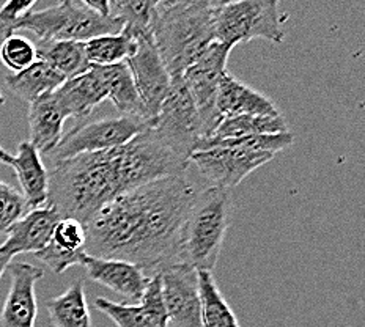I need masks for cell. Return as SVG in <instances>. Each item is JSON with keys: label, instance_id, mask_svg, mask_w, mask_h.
Listing matches in <instances>:
<instances>
[{"label": "cell", "instance_id": "18", "mask_svg": "<svg viewBox=\"0 0 365 327\" xmlns=\"http://www.w3.org/2000/svg\"><path fill=\"white\" fill-rule=\"evenodd\" d=\"M216 109L222 120L241 115H280L271 98L246 85L228 71L219 83Z\"/></svg>", "mask_w": 365, "mask_h": 327}, {"label": "cell", "instance_id": "34", "mask_svg": "<svg viewBox=\"0 0 365 327\" xmlns=\"http://www.w3.org/2000/svg\"><path fill=\"white\" fill-rule=\"evenodd\" d=\"M86 252H78V254H68L56 247L52 242H49L40 252L35 254L38 260H41L44 264H48L49 268L56 274H63L66 269L73 268V266H81L82 264V256Z\"/></svg>", "mask_w": 365, "mask_h": 327}, {"label": "cell", "instance_id": "2", "mask_svg": "<svg viewBox=\"0 0 365 327\" xmlns=\"http://www.w3.org/2000/svg\"><path fill=\"white\" fill-rule=\"evenodd\" d=\"M49 172L48 207L62 219L83 227L98 211L121 194L112 150L79 155L54 162Z\"/></svg>", "mask_w": 365, "mask_h": 327}, {"label": "cell", "instance_id": "35", "mask_svg": "<svg viewBox=\"0 0 365 327\" xmlns=\"http://www.w3.org/2000/svg\"><path fill=\"white\" fill-rule=\"evenodd\" d=\"M36 4L34 0H27V2H18V0H10L6 2L2 9H0V33L5 38L13 35L14 26L18 24V21L26 16V14L34 10Z\"/></svg>", "mask_w": 365, "mask_h": 327}, {"label": "cell", "instance_id": "10", "mask_svg": "<svg viewBox=\"0 0 365 327\" xmlns=\"http://www.w3.org/2000/svg\"><path fill=\"white\" fill-rule=\"evenodd\" d=\"M230 52L232 49L227 46L212 43L208 51L181 74L197 112H199L205 137L203 140L210 139L222 121L216 109V100L220 79L227 73Z\"/></svg>", "mask_w": 365, "mask_h": 327}, {"label": "cell", "instance_id": "14", "mask_svg": "<svg viewBox=\"0 0 365 327\" xmlns=\"http://www.w3.org/2000/svg\"><path fill=\"white\" fill-rule=\"evenodd\" d=\"M6 269L10 272L11 285L0 311V327H35L38 315L35 288L44 271L24 261L10 263Z\"/></svg>", "mask_w": 365, "mask_h": 327}, {"label": "cell", "instance_id": "29", "mask_svg": "<svg viewBox=\"0 0 365 327\" xmlns=\"http://www.w3.org/2000/svg\"><path fill=\"white\" fill-rule=\"evenodd\" d=\"M158 14V0H113L110 18L118 19L123 28L135 38L151 35Z\"/></svg>", "mask_w": 365, "mask_h": 327}, {"label": "cell", "instance_id": "20", "mask_svg": "<svg viewBox=\"0 0 365 327\" xmlns=\"http://www.w3.org/2000/svg\"><path fill=\"white\" fill-rule=\"evenodd\" d=\"M54 96L66 118L76 120L88 118L98 105L108 100L100 74L93 66L78 78L65 81L54 91Z\"/></svg>", "mask_w": 365, "mask_h": 327}, {"label": "cell", "instance_id": "1", "mask_svg": "<svg viewBox=\"0 0 365 327\" xmlns=\"http://www.w3.org/2000/svg\"><path fill=\"white\" fill-rule=\"evenodd\" d=\"M199 192L180 175L120 194L86 224L83 252L134 263L148 276L182 261V228Z\"/></svg>", "mask_w": 365, "mask_h": 327}, {"label": "cell", "instance_id": "5", "mask_svg": "<svg viewBox=\"0 0 365 327\" xmlns=\"http://www.w3.org/2000/svg\"><path fill=\"white\" fill-rule=\"evenodd\" d=\"M112 159L121 194L159 180L180 177L191 165L175 153L151 126L126 145L112 150Z\"/></svg>", "mask_w": 365, "mask_h": 327}, {"label": "cell", "instance_id": "28", "mask_svg": "<svg viewBox=\"0 0 365 327\" xmlns=\"http://www.w3.org/2000/svg\"><path fill=\"white\" fill-rule=\"evenodd\" d=\"M288 133L285 117L280 115H241L225 118L210 139H240L250 135H272Z\"/></svg>", "mask_w": 365, "mask_h": 327}, {"label": "cell", "instance_id": "39", "mask_svg": "<svg viewBox=\"0 0 365 327\" xmlns=\"http://www.w3.org/2000/svg\"><path fill=\"white\" fill-rule=\"evenodd\" d=\"M4 104H5V96L2 93V90H0V105H4Z\"/></svg>", "mask_w": 365, "mask_h": 327}, {"label": "cell", "instance_id": "37", "mask_svg": "<svg viewBox=\"0 0 365 327\" xmlns=\"http://www.w3.org/2000/svg\"><path fill=\"white\" fill-rule=\"evenodd\" d=\"M11 162H13V155H10L5 148L0 147V164L11 165Z\"/></svg>", "mask_w": 365, "mask_h": 327}, {"label": "cell", "instance_id": "24", "mask_svg": "<svg viewBox=\"0 0 365 327\" xmlns=\"http://www.w3.org/2000/svg\"><path fill=\"white\" fill-rule=\"evenodd\" d=\"M36 58L49 65L63 78L73 79L90 70L83 43L78 41H40L35 43Z\"/></svg>", "mask_w": 365, "mask_h": 327}, {"label": "cell", "instance_id": "4", "mask_svg": "<svg viewBox=\"0 0 365 327\" xmlns=\"http://www.w3.org/2000/svg\"><path fill=\"white\" fill-rule=\"evenodd\" d=\"M232 191L211 187L199 192L182 228V261L197 272H212L232 219Z\"/></svg>", "mask_w": 365, "mask_h": 327}, {"label": "cell", "instance_id": "19", "mask_svg": "<svg viewBox=\"0 0 365 327\" xmlns=\"http://www.w3.org/2000/svg\"><path fill=\"white\" fill-rule=\"evenodd\" d=\"M29 143L40 155L49 156L63 137L66 115L60 108L54 93L44 95L29 104Z\"/></svg>", "mask_w": 365, "mask_h": 327}, {"label": "cell", "instance_id": "7", "mask_svg": "<svg viewBox=\"0 0 365 327\" xmlns=\"http://www.w3.org/2000/svg\"><path fill=\"white\" fill-rule=\"evenodd\" d=\"M276 0H240L222 2L215 19V41L233 49L252 40H266L274 44L284 41L285 16Z\"/></svg>", "mask_w": 365, "mask_h": 327}, {"label": "cell", "instance_id": "32", "mask_svg": "<svg viewBox=\"0 0 365 327\" xmlns=\"http://www.w3.org/2000/svg\"><path fill=\"white\" fill-rule=\"evenodd\" d=\"M51 242L68 254L83 252L87 242L86 227L76 219H60L52 233Z\"/></svg>", "mask_w": 365, "mask_h": 327}, {"label": "cell", "instance_id": "11", "mask_svg": "<svg viewBox=\"0 0 365 327\" xmlns=\"http://www.w3.org/2000/svg\"><path fill=\"white\" fill-rule=\"evenodd\" d=\"M167 318L175 327H202L199 272L185 261L158 272Z\"/></svg>", "mask_w": 365, "mask_h": 327}, {"label": "cell", "instance_id": "9", "mask_svg": "<svg viewBox=\"0 0 365 327\" xmlns=\"http://www.w3.org/2000/svg\"><path fill=\"white\" fill-rule=\"evenodd\" d=\"M151 125V121L123 115L86 121L62 137L57 148L49 155L51 164L79 155L120 148Z\"/></svg>", "mask_w": 365, "mask_h": 327}, {"label": "cell", "instance_id": "25", "mask_svg": "<svg viewBox=\"0 0 365 327\" xmlns=\"http://www.w3.org/2000/svg\"><path fill=\"white\" fill-rule=\"evenodd\" d=\"M65 81L66 79L62 74L52 70V68L49 65H46L44 62L36 60V62L32 66H29L27 70L16 74L10 73L6 76L5 85L10 88L11 93L30 104L44 95L54 93Z\"/></svg>", "mask_w": 365, "mask_h": 327}, {"label": "cell", "instance_id": "27", "mask_svg": "<svg viewBox=\"0 0 365 327\" xmlns=\"http://www.w3.org/2000/svg\"><path fill=\"white\" fill-rule=\"evenodd\" d=\"M202 327H241L237 315L220 293L212 272H199Z\"/></svg>", "mask_w": 365, "mask_h": 327}, {"label": "cell", "instance_id": "16", "mask_svg": "<svg viewBox=\"0 0 365 327\" xmlns=\"http://www.w3.org/2000/svg\"><path fill=\"white\" fill-rule=\"evenodd\" d=\"M82 268L87 279L100 284L128 301L139 302L150 282L148 274L140 266L121 260H106L83 254Z\"/></svg>", "mask_w": 365, "mask_h": 327}, {"label": "cell", "instance_id": "13", "mask_svg": "<svg viewBox=\"0 0 365 327\" xmlns=\"http://www.w3.org/2000/svg\"><path fill=\"white\" fill-rule=\"evenodd\" d=\"M125 63L133 76L143 108L147 109L150 118L155 120L170 88L172 76L159 57L153 35L137 36L135 52Z\"/></svg>", "mask_w": 365, "mask_h": 327}, {"label": "cell", "instance_id": "36", "mask_svg": "<svg viewBox=\"0 0 365 327\" xmlns=\"http://www.w3.org/2000/svg\"><path fill=\"white\" fill-rule=\"evenodd\" d=\"M91 11L100 14L103 18H110V2L109 0H83Z\"/></svg>", "mask_w": 365, "mask_h": 327}, {"label": "cell", "instance_id": "26", "mask_svg": "<svg viewBox=\"0 0 365 327\" xmlns=\"http://www.w3.org/2000/svg\"><path fill=\"white\" fill-rule=\"evenodd\" d=\"M90 66H112L125 63L137 48V38L121 28L118 33L95 36L83 43Z\"/></svg>", "mask_w": 365, "mask_h": 327}, {"label": "cell", "instance_id": "23", "mask_svg": "<svg viewBox=\"0 0 365 327\" xmlns=\"http://www.w3.org/2000/svg\"><path fill=\"white\" fill-rule=\"evenodd\" d=\"M46 308L54 327H95L83 280H76L62 294L49 299Z\"/></svg>", "mask_w": 365, "mask_h": 327}, {"label": "cell", "instance_id": "6", "mask_svg": "<svg viewBox=\"0 0 365 327\" xmlns=\"http://www.w3.org/2000/svg\"><path fill=\"white\" fill-rule=\"evenodd\" d=\"M123 24L118 19L103 18L91 11L83 0H65L43 10H30L18 21L13 32L29 30L40 41H78L118 33Z\"/></svg>", "mask_w": 365, "mask_h": 327}, {"label": "cell", "instance_id": "33", "mask_svg": "<svg viewBox=\"0 0 365 327\" xmlns=\"http://www.w3.org/2000/svg\"><path fill=\"white\" fill-rule=\"evenodd\" d=\"M29 211L18 189L0 180V234H6L11 225Z\"/></svg>", "mask_w": 365, "mask_h": 327}, {"label": "cell", "instance_id": "12", "mask_svg": "<svg viewBox=\"0 0 365 327\" xmlns=\"http://www.w3.org/2000/svg\"><path fill=\"white\" fill-rule=\"evenodd\" d=\"M272 159L274 156L268 153H254L230 147H211L195 151L191 156V162L195 164L211 187L232 191L250 173Z\"/></svg>", "mask_w": 365, "mask_h": 327}, {"label": "cell", "instance_id": "31", "mask_svg": "<svg viewBox=\"0 0 365 327\" xmlns=\"http://www.w3.org/2000/svg\"><path fill=\"white\" fill-rule=\"evenodd\" d=\"M36 60L35 43L26 36L13 33L6 36L4 43L0 44V62L9 68L11 74L27 70Z\"/></svg>", "mask_w": 365, "mask_h": 327}, {"label": "cell", "instance_id": "30", "mask_svg": "<svg viewBox=\"0 0 365 327\" xmlns=\"http://www.w3.org/2000/svg\"><path fill=\"white\" fill-rule=\"evenodd\" d=\"M293 134L288 131L284 134H272V135H250V137H240V139H207L202 140L199 148L207 150L211 147H230V148H240L246 151H254V153H268L276 156L280 151L287 150L293 145Z\"/></svg>", "mask_w": 365, "mask_h": 327}, {"label": "cell", "instance_id": "22", "mask_svg": "<svg viewBox=\"0 0 365 327\" xmlns=\"http://www.w3.org/2000/svg\"><path fill=\"white\" fill-rule=\"evenodd\" d=\"M98 71L106 90V96L123 117H135L153 123L147 109L143 108L140 96L137 93L133 76L126 63H117L112 66H93Z\"/></svg>", "mask_w": 365, "mask_h": 327}, {"label": "cell", "instance_id": "3", "mask_svg": "<svg viewBox=\"0 0 365 327\" xmlns=\"http://www.w3.org/2000/svg\"><path fill=\"white\" fill-rule=\"evenodd\" d=\"M219 0H164L158 2L153 41L167 71L181 76L215 41Z\"/></svg>", "mask_w": 365, "mask_h": 327}, {"label": "cell", "instance_id": "17", "mask_svg": "<svg viewBox=\"0 0 365 327\" xmlns=\"http://www.w3.org/2000/svg\"><path fill=\"white\" fill-rule=\"evenodd\" d=\"M58 212L44 204L41 208L29 209L16 220L6 233V239L0 246V254L13 258L22 254H38L52 239V233L58 220Z\"/></svg>", "mask_w": 365, "mask_h": 327}, {"label": "cell", "instance_id": "15", "mask_svg": "<svg viewBox=\"0 0 365 327\" xmlns=\"http://www.w3.org/2000/svg\"><path fill=\"white\" fill-rule=\"evenodd\" d=\"M95 308L110 318L117 327H169L159 274H153L139 303H118L106 298L95 299Z\"/></svg>", "mask_w": 365, "mask_h": 327}, {"label": "cell", "instance_id": "8", "mask_svg": "<svg viewBox=\"0 0 365 327\" xmlns=\"http://www.w3.org/2000/svg\"><path fill=\"white\" fill-rule=\"evenodd\" d=\"M151 128L175 153L191 162V156L205 137L199 112L181 76L172 78L170 88Z\"/></svg>", "mask_w": 365, "mask_h": 327}, {"label": "cell", "instance_id": "38", "mask_svg": "<svg viewBox=\"0 0 365 327\" xmlns=\"http://www.w3.org/2000/svg\"><path fill=\"white\" fill-rule=\"evenodd\" d=\"M10 263H11V258L10 256L0 254V279H2L4 272L6 271V268H9Z\"/></svg>", "mask_w": 365, "mask_h": 327}, {"label": "cell", "instance_id": "21", "mask_svg": "<svg viewBox=\"0 0 365 327\" xmlns=\"http://www.w3.org/2000/svg\"><path fill=\"white\" fill-rule=\"evenodd\" d=\"M11 167L18 177L21 195L24 197L27 208L44 207L49 194V172L35 147L29 142H21L18 153L13 156Z\"/></svg>", "mask_w": 365, "mask_h": 327}]
</instances>
